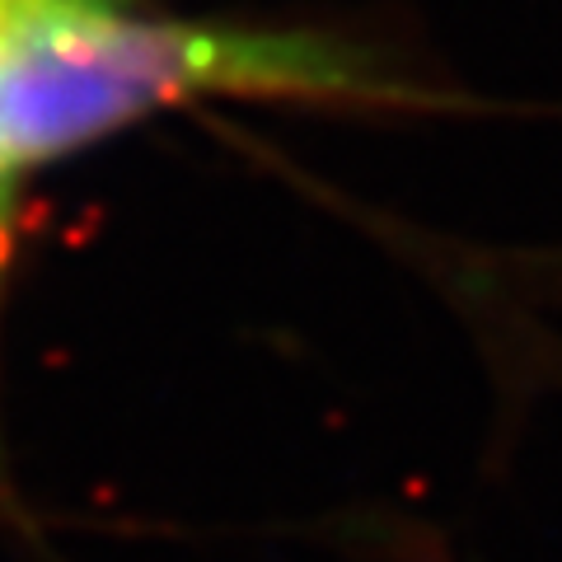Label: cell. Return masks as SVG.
<instances>
[{
  "mask_svg": "<svg viewBox=\"0 0 562 562\" xmlns=\"http://www.w3.org/2000/svg\"><path fill=\"white\" fill-rule=\"evenodd\" d=\"M198 94L408 99L333 38L169 24L136 0L66 10L0 47V179Z\"/></svg>",
  "mask_w": 562,
  "mask_h": 562,
  "instance_id": "6da1fadb",
  "label": "cell"
},
{
  "mask_svg": "<svg viewBox=\"0 0 562 562\" xmlns=\"http://www.w3.org/2000/svg\"><path fill=\"white\" fill-rule=\"evenodd\" d=\"M70 5H103V0H70Z\"/></svg>",
  "mask_w": 562,
  "mask_h": 562,
  "instance_id": "7a4b0ae2",
  "label": "cell"
},
{
  "mask_svg": "<svg viewBox=\"0 0 562 562\" xmlns=\"http://www.w3.org/2000/svg\"><path fill=\"white\" fill-rule=\"evenodd\" d=\"M0 192H5V179H0Z\"/></svg>",
  "mask_w": 562,
  "mask_h": 562,
  "instance_id": "3957f363",
  "label": "cell"
}]
</instances>
